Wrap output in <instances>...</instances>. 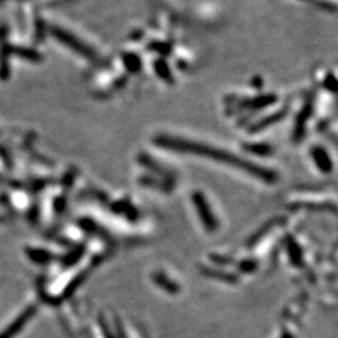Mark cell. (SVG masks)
Wrapping results in <instances>:
<instances>
[{"instance_id":"3957f363","label":"cell","mask_w":338,"mask_h":338,"mask_svg":"<svg viewBox=\"0 0 338 338\" xmlns=\"http://www.w3.org/2000/svg\"><path fill=\"white\" fill-rule=\"evenodd\" d=\"M193 203H194L195 208H197L200 219H202L203 224L206 226V228L208 229V231H216L217 221L216 218H214L213 213H212L211 208H209L206 198L203 197L202 193L200 192L194 193V195H193Z\"/></svg>"},{"instance_id":"7a4b0ae2","label":"cell","mask_w":338,"mask_h":338,"mask_svg":"<svg viewBox=\"0 0 338 338\" xmlns=\"http://www.w3.org/2000/svg\"><path fill=\"white\" fill-rule=\"evenodd\" d=\"M52 35L55 39L59 40L62 44H64L65 47H68L71 50L76 52L77 54L82 55V57L86 58V59H94L95 58V53L88 47V45L84 44L82 40H79L78 38L74 37L73 34L69 33V31L64 30L62 28H58L54 26L52 28Z\"/></svg>"},{"instance_id":"30bf717a","label":"cell","mask_w":338,"mask_h":338,"mask_svg":"<svg viewBox=\"0 0 338 338\" xmlns=\"http://www.w3.org/2000/svg\"><path fill=\"white\" fill-rule=\"evenodd\" d=\"M282 338H293V337H292V336L289 335V333H286V335H284Z\"/></svg>"},{"instance_id":"ba28073f","label":"cell","mask_w":338,"mask_h":338,"mask_svg":"<svg viewBox=\"0 0 338 338\" xmlns=\"http://www.w3.org/2000/svg\"><path fill=\"white\" fill-rule=\"evenodd\" d=\"M154 282H156L158 286H161L162 288H164L166 291H169V292H177L178 287L177 284L174 283V282H172L169 278H167L166 276H163V274H158L157 273L156 276H154Z\"/></svg>"},{"instance_id":"5b68a950","label":"cell","mask_w":338,"mask_h":338,"mask_svg":"<svg viewBox=\"0 0 338 338\" xmlns=\"http://www.w3.org/2000/svg\"><path fill=\"white\" fill-rule=\"evenodd\" d=\"M33 313H34L33 308H29V310H26L25 312H23V315H21L20 317L16 318V320L14 321V322L11 323V325L9 326L5 331H4L3 335H0V338H13L14 336H15L16 333H18L19 331L24 327L26 321L30 320Z\"/></svg>"},{"instance_id":"277c9868","label":"cell","mask_w":338,"mask_h":338,"mask_svg":"<svg viewBox=\"0 0 338 338\" xmlns=\"http://www.w3.org/2000/svg\"><path fill=\"white\" fill-rule=\"evenodd\" d=\"M10 45L6 40H0V81L10 78Z\"/></svg>"},{"instance_id":"8992f818","label":"cell","mask_w":338,"mask_h":338,"mask_svg":"<svg viewBox=\"0 0 338 338\" xmlns=\"http://www.w3.org/2000/svg\"><path fill=\"white\" fill-rule=\"evenodd\" d=\"M10 53L16 55V57L21 58L24 60H29L33 63H40L43 60V57L40 55L39 52L31 49V48L25 47H11L10 45Z\"/></svg>"},{"instance_id":"52a82bcc","label":"cell","mask_w":338,"mask_h":338,"mask_svg":"<svg viewBox=\"0 0 338 338\" xmlns=\"http://www.w3.org/2000/svg\"><path fill=\"white\" fill-rule=\"evenodd\" d=\"M313 159H315L316 164L320 167L321 170H323V172H331V169H332V163H331L330 157H328V154L326 153L325 149H322V148L313 149Z\"/></svg>"},{"instance_id":"8fae6325","label":"cell","mask_w":338,"mask_h":338,"mask_svg":"<svg viewBox=\"0 0 338 338\" xmlns=\"http://www.w3.org/2000/svg\"><path fill=\"white\" fill-rule=\"evenodd\" d=\"M4 1H5V0H0V5H1V4H3Z\"/></svg>"},{"instance_id":"6da1fadb","label":"cell","mask_w":338,"mask_h":338,"mask_svg":"<svg viewBox=\"0 0 338 338\" xmlns=\"http://www.w3.org/2000/svg\"><path fill=\"white\" fill-rule=\"evenodd\" d=\"M154 143H156V146L161 147V148L182 152V153L195 154V156L218 161L221 163L227 164V166L233 167V168L241 169L247 174L253 175V177L264 180V182L270 183L277 179V175L274 174V172L264 168V167L255 166V164L247 161V159L233 156L231 152H226L222 151V149L214 148V147L206 146V144L197 143V142L189 141V139L172 137V135H158L154 139Z\"/></svg>"},{"instance_id":"9c48e42d","label":"cell","mask_w":338,"mask_h":338,"mask_svg":"<svg viewBox=\"0 0 338 338\" xmlns=\"http://www.w3.org/2000/svg\"><path fill=\"white\" fill-rule=\"evenodd\" d=\"M37 40H42L44 37V29H43V21L37 20V33H35Z\"/></svg>"}]
</instances>
